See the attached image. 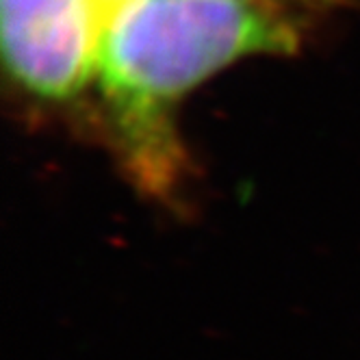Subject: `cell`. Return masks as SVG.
<instances>
[{
    "mask_svg": "<svg viewBox=\"0 0 360 360\" xmlns=\"http://www.w3.org/2000/svg\"><path fill=\"white\" fill-rule=\"evenodd\" d=\"M102 27L96 0H0L5 65L46 100L72 98L96 74Z\"/></svg>",
    "mask_w": 360,
    "mask_h": 360,
    "instance_id": "obj_2",
    "label": "cell"
},
{
    "mask_svg": "<svg viewBox=\"0 0 360 360\" xmlns=\"http://www.w3.org/2000/svg\"><path fill=\"white\" fill-rule=\"evenodd\" d=\"M254 3H265V5H282V3H297V5H306V7H334V5H341L343 0H254Z\"/></svg>",
    "mask_w": 360,
    "mask_h": 360,
    "instance_id": "obj_3",
    "label": "cell"
},
{
    "mask_svg": "<svg viewBox=\"0 0 360 360\" xmlns=\"http://www.w3.org/2000/svg\"><path fill=\"white\" fill-rule=\"evenodd\" d=\"M295 24L254 0H128L102 27L98 68L128 165L165 191L180 152L169 109L215 72L254 55H291Z\"/></svg>",
    "mask_w": 360,
    "mask_h": 360,
    "instance_id": "obj_1",
    "label": "cell"
},
{
    "mask_svg": "<svg viewBox=\"0 0 360 360\" xmlns=\"http://www.w3.org/2000/svg\"><path fill=\"white\" fill-rule=\"evenodd\" d=\"M96 3H98V7H100L102 15H105V20H107L115 9H120L122 5H126L128 0H96Z\"/></svg>",
    "mask_w": 360,
    "mask_h": 360,
    "instance_id": "obj_4",
    "label": "cell"
}]
</instances>
